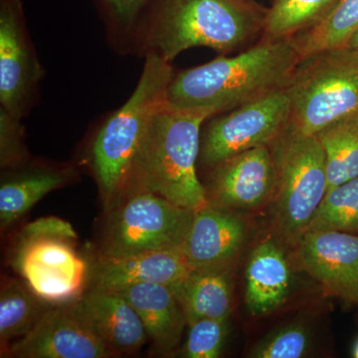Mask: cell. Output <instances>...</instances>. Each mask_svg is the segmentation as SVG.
<instances>
[{"label": "cell", "instance_id": "cell-1", "mask_svg": "<svg viewBox=\"0 0 358 358\" xmlns=\"http://www.w3.org/2000/svg\"><path fill=\"white\" fill-rule=\"evenodd\" d=\"M301 60L293 38H261L234 57L220 56L174 74L167 103L211 117L222 114L285 90Z\"/></svg>", "mask_w": 358, "mask_h": 358}, {"label": "cell", "instance_id": "cell-2", "mask_svg": "<svg viewBox=\"0 0 358 358\" xmlns=\"http://www.w3.org/2000/svg\"><path fill=\"white\" fill-rule=\"evenodd\" d=\"M267 13L252 0H159L143 25L136 55L171 63L194 47L225 55L262 34Z\"/></svg>", "mask_w": 358, "mask_h": 358}, {"label": "cell", "instance_id": "cell-3", "mask_svg": "<svg viewBox=\"0 0 358 358\" xmlns=\"http://www.w3.org/2000/svg\"><path fill=\"white\" fill-rule=\"evenodd\" d=\"M210 117L208 113L176 109L169 103L160 108L134 157L121 201L134 193L150 192L189 210L206 206L208 197L196 162L202 128Z\"/></svg>", "mask_w": 358, "mask_h": 358}, {"label": "cell", "instance_id": "cell-4", "mask_svg": "<svg viewBox=\"0 0 358 358\" xmlns=\"http://www.w3.org/2000/svg\"><path fill=\"white\" fill-rule=\"evenodd\" d=\"M145 59L133 94L103 120L90 147V164L108 209L121 201L134 157L152 117L167 103L174 75L171 63L155 55Z\"/></svg>", "mask_w": 358, "mask_h": 358}, {"label": "cell", "instance_id": "cell-5", "mask_svg": "<svg viewBox=\"0 0 358 358\" xmlns=\"http://www.w3.org/2000/svg\"><path fill=\"white\" fill-rule=\"evenodd\" d=\"M285 92L291 106L289 126L306 136L358 114V51L341 46L305 56Z\"/></svg>", "mask_w": 358, "mask_h": 358}, {"label": "cell", "instance_id": "cell-6", "mask_svg": "<svg viewBox=\"0 0 358 358\" xmlns=\"http://www.w3.org/2000/svg\"><path fill=\"white\" fill-rule=\"evenodd\" d=\"M270 148L277 176L274 225L278 234L294 246L326 196V159L317 136L298 133L289 124Z\"/></svg>", "mask_w": 358, "mask_h": 358}, {"label": "cell", "instance_id": "cell-7", "mask_svg": "<svg viewBox=\"0 0 358 358\" xmlns=\"http://www.w3.org/2000/svg\"><path fill=\"white\" fill-rule=\"evenodd\" d=\"M114 208L102 256L179 250L194 213L150 192L129 195Z\"/></svg>", "mask_w": 358, "mask_h": 358}, {"label": "cell", "instance_id": "cell-8", "mask_svg": "<svg viewBox=\"0 0 358 358\" xmlns=\"http://www.w3.org/2000/svg\"><path fill=\"white\" fill-rule=\"evenodd\" d=\"M289 117L285 90L213 115L201 133L200 162L212 169L245 150L271 145L289 126Z\"/></svg>", "mask_w": 358, "mask_h": 358}, {"label": "cell", "instance_id": "cell-9", "mask_svg": "<svg viewBox=\"0 0 358 358\" xmlns=\"http://www.w3.org/2000/svg\"><path fill=\"white\" fill-rule=\"evenodd\" d=\"M44 75L22 1L0 0V108L22 120L36 103Z\"/></svg>", "mask_w": 358, "mask_h": 358}, {"label": "cell", "instance_id": "cell-10", "mask_svg": "<svg viewBox=\"0 0 358 358\" xmlns=\"http://www.w3.org/2000/svg\"><path fill=\"white\" fill-rule=\"evenodd\" d=\"M13 265L28 288L44 303L62 305L83 296L87 264L70 240H20Z\"/></svg>", "mask_w": 358, "mask_h": 358}, {"label": "cell", "instance_id": "cell-11", "mask_svg": "<svg viewBox=\"0 0 358 358\" xmlns=\"http://www.w3.org/2000/svg\"><path fill=\"white\" fill-rule=\"evenodd\" d=\"M1 355L18 358L114 357L89 326L76 301L47 308L31 331L11 343Z\"/></svg>", "mask_w": 358, "mask_h": 358}, {"label": "cell", "instance_id": "cell-12", "mask_svg": "<svg viewBox=\"0 0 358 358\" xmlns=\"http://www.w3.org/2000/svg\"><path fill=\"white\" fill-rule=\"evenodd\" d=\"M294 247L301 268L327 296L358 303V234L308 230Z\"/></svg>", "mask_w": 358, "mask_h": 358}, {"label": "cell", "instance_id": "cell-13", "mask_svg": "<svg viewBox=\"0 0 358 358\" xmlns=\"http://www.w3.org/2000/svg\"><path fill=\"white\" fill-rule=\"evenodd\" d=\"M209 203L230 209H255L273 199L275 166L270 145L245 150L212 167Z\"/></svg>", "mask_w": 358, "mask_h": 358}, {"label": "cell", "instance_id": "cell-14", "mask_svg": "<svg viewBox=\"0 0 358 358\" xmlns=\"http://www.w3.org/2000/svg\"><path fill=\"white\" fill-rule=\"evenodd\" d=\"M248 228L230 209L208 203L194 211L180 251L194 268H229L246 244Z\"/></svg>", "mask_w": 358, "mask_h": 358}, {"label": "cell", "instance_id": "cell-15", "mask_svg": "<svg viewBox=\"0 0 358 358\" xmlns=\"http://www.w3.org/2000/svg\"><path fill=\"white\" fill-rule=\"evenodd\" d=\"M76 305L113 355L138 352L147 343L138 313L117 289L94 287L78 299Z\"/></svg>", "mask_w": 358, "mask_h": 358}, {"label": "cell", "instance_id": "cell-16", "mask_svg": "<svg viewBox=\"0 0 358 358\" xmlns=\"http://www.w3.org/2000/svg\"><path fill=\"white\" fill-rule=\"evenodd\" d=\"M193 268L180 250L143 252L121 257L101 256L93 267L95 287L117 289L131 285L180 284Z\"/></svg>", "mask_w": 358, "mask_h": 358}, {"label": "cell", "instance_id": "cell-17", "mask_svg": "<svg viewBox=\"0 0 358 358\" xmlns=\"http://www.w3.org/2000/svg\"><path fill=\"white\" fill-rule=\"evenodd\" d=\"M245 301L254 317L268 315L288 300L292 289L291 265L285 250L274 240L257 245L247 264Z\"/></svg>", "mask_w": 358, "mask_h": 358}, {"label": "cell", "instance_id": "cell-18", "mask_svg": "<svg viewBox=\"0 0 358 358\" xmlns=\"http://www.w3.org/2000/svg\"><path fill=\"white\" fill-rule=\"evenodd\" d=\"M129 301L143 322L148 338L162 353L176 350L187 324L173 289L166 285H131L117 289Z\"/></svg>", "mask_w": 358, "mask_h": 358}, {"label": "cell", "instance_id": "cell-19", "mask_svg": "<svg viewBox=\"0 0 358 358\" xmlns=\"http://www.w3.org/2000/svg\"><path fill=\"white\" fill-rule=\"evenodd\" d=\"M11 167L13 173L2 178L0 185V225L6 229L16 222L48 193L58 189L75 178L71 167L46 164Z\"/></svg>", "mask_w": 358, "mask_h": 358}, {"label": "cell", "instance_id": "cell-20", "mask_svg": "<svg viewBox=\"0 0 358 358\" xmlns=\"http://www.w3.org/2000/svg\"><path fill=\"white\" fill-rule=\"evenodd\" d=\"M187 324L202 319L228 320L232 310V285L228 268H193L171 289Z\"/></svg>", "mask_w": 358, "mask_h": 358}, {"label": "cell", "instance_id": "cell-21", "mask_svg": "<svg viewBox=\"0 0 358 358\" xmlns=\"http://www.w3.org/2000/svg\"><path fill=\"white\" fill-rule=\"evenodd\" d=\"M315 136L326 159L327 192L358 176V114L334 122Z\"/></svg>", "mask_w": 358, "mask_h": 358}, {"label": "cell", "instance_id": "cell-22", "mask_svg": "<svg viewBox=\"0 0 358 358\" xmlns=\"http://www.w3.org/2000/svg\"><path fill=\"white\" fill-rule=\"evenodd\" d=\"M159 0H95L108 41L117 53L136 54L143 25Z\"/></svg>", "mask_w": 358, "mask_h": 358}, {"label": "cell", "instance_id": "cell-23", "mask_svg": "<svg viewBox=\"0 0 358 358\" xmlns=\"http://www.w3.org/2000/svg\"><path fill=\"white\" fill-rule=\"evenodd\" d=\"M338 0H274L268 9L262 37L291 39L322 22Z\"/></svg>", "mask_w": 358, "mask_h": 358}, {"label": "cell", "instance_id": "cell-24", "mask_svg": "<svg viewBox=\"0 0 358 358\" xmlns=\"http://www.w3.org/2000/svg\"><path fill=\"white\" fill-rule=\"evenodd\" d=\"M44 301L15 280L3 282L0 292L1 352L31 331L45 310Z\"/></svg>", "mask_w": 358, "mask_h": 358}, {"label": "cell", "instance_id": "cell-25", "mask_svg": "<svg viewBox=\"0 0 358 358\" xmlns=\"http://www.w3.org/2000/svg\"><path fill=\"white\" fill-rule=\"evenodd\" d=\"M358 29V0H338L319 25L294 37L301 58L326 49L345 46Z\"/></svg>", "mask_w": 358, "mask_h": 358}, {"label": "cell", "instance_id": "cell-26", "mask_svg": "<svg viewBox=\"0 0 358 358\" xmlns=\"http://www.w3.org/2000/svg\"><path fill=\"white\" fill-rule=\"evenodd\" d=\"M308 230H334L358 234V176L327 192L308 225Z\"/></svg>", "mask_w": 358, "mask_h": 358}, {"label": "cell", "instance_id": "cell-27", "mask_svg": "<svg viewBox=\"0 0 358 358\" xmlns=\"http://www.w3.org/2000/svg\"><path fill=\"white\" fill-rule=\"evenodd\" d=\"M310 333L301 322L278 327L261 339L249 352L252 358H301L310 348Z\"/></svg>", "mask_w": 358, "mask_h": 358}, {"label": "cell", "instance_id": "cell-28", "mask_svg": "<svg viewBox=\"0 0 358 358\" xmlns=\"http://www.w3.org/2000/svg\"><path fill=\"white\" fill-rule=\"evenodd\" d=\"M228 320L202 319L188 324L189 333L182 348L187 358H217L220 357Z\"/></svg>", "mask_w": 358, "mask_h": 358}, {"label": "cell", "instance_id": "cell-29", "mask_svg": "<svg viewBox=\"0 0 358 358\" xmlns=\"http://www.w3.org/2000/svg\"><path fill=\"white\" fill-rule=\"evenodd\" d=\"M22 120L0 108V166L2 169L20 166L28 160Z\"/></svg>", "mask_w": 358, "mask_h": 358}, {"label": "cell", "instance_id": "cell-30", "mask_svg": "<svg viewBox=\"0 0 358 358\" xmlns=\"http://www.w3.org/2000/svg\"><path fill=\"white\" fill-rule=\"evenodd\" d=\"M37 238H60V239L76 240V231L67 221L58 217L37 219L27 224L20 234V240L37 239Z\"/></svg>", "mask_w": 358, "mask_h": 358}, {"label": "cell", "instance_id": "cell-31", "mask_svg": "<svg viewBox=\"0 0 358 358\" xmlns=\"http://www.w3.org/2000/svg\"><path fill=\"white\" fill-rule=\"evenodd\" d=\"M345 46L350 47V48L355 49V50L358 51V29L357 31L353 33L352 36L350 37V40H348Z\"/></svg>", "mask_w": 358, "mask_h": 358}, {"label": "cell", "instance_id": "cell-32", "mask_svg": "<svg viewBox=\"0 0 358 358\" xmlns=\"http://www.w3.org/2000/svg\"><path fill=\"white\" fill-rule=\"evenodd\" d=\"M352 357L355 358H358V339L352 348Z\"/></svg>", "mask_w": 358, "mask_h": 358}, {"label": "cell", "instance_id": "cell-33", "mask_svg": "<svg viewBox=\"0 0 358 358\" xmlns=\"http://www.w3.org/2000/svg\"><path fill=\"white\" fill-rule=\"evenodd\" d=\"M246 1H247V0H246Z\"/></svg>", "mask_w": 358, "mask_h": 358}]
</instances>
